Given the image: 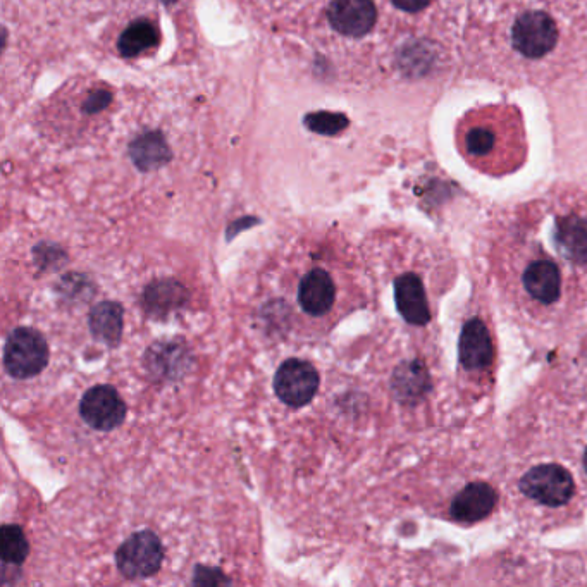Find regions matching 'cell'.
Segmentation results:
<instances>
[{"label":"cell","instance_id":"17","mask_svg":"<svg viewBox=\"0 0 587 587\" xmlns=\"http://www.w3.org/2000/svg\"><path fill=\"white\" fill-rule=\"evenodd\" d=\"M159 42V30L147 19L133 21L119 37L118 49L121 56L135 57L152 49Z\"/></svg>","mask_w":587,"mask_h":587},{"label":"cell","instance_id":"15","mask_svg":"<svg viewBox=\"0 0 587 587\" xmlns=\"http://www.w3.org/2000/svg\"><path fill=\"white\" fill-rule=\"evenodd\" d=\"M557 243L560 252L575 264L587 262V219L567 216L558 219Z\"/></svg>","mask_w":587,"mask_h":587},{"label":"cell","instance_id":"12","mask_svg":"<svg viewBox=\"0 0 587 587\" xmlns=\"http://www.w3.org/2000/svg\"><path fill=\"white\" fill-rule=\"evenodd\" d=\"M192 357L181 341H161L145 355L147 371L161 379H176L190 369Z\"/></svg>","mask_w":587,"mask_h":587},{"label":"cell","instance_id":"8","mask_svg":"<svg viewBox=\"0 0 587 587\" xmlns=\"http://www.w3.org/2000/svg\"><path fill=\"white\" fill-rule=\"evenodd\" d=\"M328 16L329 23L338 33L359 38L374 28L377 11L372 0H333Z\"/></svg>","mask_w":587,"mask_h":587},{"label":"cell","instance_id":"9","mask_svg":"<svg viewBox=\"0 0 587 587\" xmlns=\"http://www.w3.org/2000/svg\"><path fill=\"white\" fill-rule=\"evenodd\" d=\"M522 285L534 302L553 305L562 297V272L553 260H532L522 274Z\"/></svg>","mask_w":587,"mask_h":587},{"label":"cell","instance_id":"16","mask_svg":"<svg viewBox=\"0 0 587 587\" xmlns=\"http://www.w3.org/2000/svg\"><path fill=\"white\" fill-rule=\"evenodd\" d=\"M90 331L95 340L109 347L118 345L123 336V309L119 303L100 302L90 312Z\"/></svg>","mask_w":587,"mask_h":587},{"label":"cell","instance_id":"14","mask_svg":"<svg viewBox=\"0 0 587 587\" xmlns=\"http://www.w3.org/2000/svg\"><path fill=\"white\" fill-rule=\"evenodd\" d=\"M186 290L180 283L171 279H162L150 283L143 295V305L150 316L164 317L174 310L181 309L186 302Z\"/></svg>","mask_w":587,"mask_h":587},{"label":"cell","instance_id":"23","mask_svg":"<svg viewBox=\"0 0 587 587\" xmlns=\"http://www.w3.org/2000/svg\"><path fill=\"white\" fill-rule=\"evenodd\" d=\"M111 102V95L107 92H99L93 93L92 97L87 100V104H85V109L88 112H97L100 109H104Z\"/></svg>","mask_w":587,"mask_h":587},{"label":"cell","instance_id":"10","mask_svg":"<svg viewBox=\"0 0 587 587\" xmlns=\"http://www.w3.org/2000/svg\"><path fill=\"white\" fill-rule=\"evenodd\" d=\"M496 501L498 495L488 482H472L453 498L450 515L458 522L474 524L491 515L495 510Z\"/></svg>","mask_w":587,"mask_h":587},{"label":"cell","instance_id":"25","mask_svg":"<svg viewBox=\"0 0 587 587\" xmlns=\"http://www.w3.org/2000/svg\"><path fill=\"white\" fill-rule=\"evenodd\" d=\"M162 2H164V4H173L176 0H162Z\"/></svg>","mask_w":587,"mask_h":587},{"label":"cell","instance_id":"6","mask_svg":"<svg viewBox=\"0 0 587 587\" xmlns=\"http://www.w3.org/2000/svg\"><path fill=\"white\" fill-rule=\"evenodd\" d=\"M80 415L92 429L107 433L123 424L126 419V405L112 386L100 384L93 386L81 398Z\"/></svg>","mask_w":587,"mask_h":587},{"label":"cell","instance_id":"19","mask_svg":"<svg viewBox=\"0 0 587 587\" xmlns=\"http://www.w3.org/2000/svg\"><path fill=\"white\" fill-rule=\"evenodd\" d=\"M0 541H2V560H4V563L21 565V563L25 562L28 553H30V546H28V541H26L21 527H2Z\"/></svg>","mask_w":587,"mask_h":587},{"label":"cell","instance_id":"4","mask_svg":"<svg viewBox=\"0 0 587 587\" xmlns=\"http://www.w3.org/2000/svg\"><path fill=\"white\" fill-rule=\"evenodd\" d=\"M319 390V372L307 360L290 359L279 365L274 376V391L291 408L309 405Z\"/></svg>","mask_w":587,"mask_h":587},{"label":"cell","instance_id":"11","mask_svg":"<svg viewBox=\"0 0 587 587\" xmlns=\"http://www.w3.org/2000/svg\"><path fill=\"white\" fill-rule=\"evenodd\" d=\"M396 309L408 324L426 326L431 321V310L427 302L426 290L417 274H403L395 281Z\"/></svg>","mask_w":587,"mask_h":587},{"label":"cell","instance_id":"1","mask_svg":"<svg viewBox=\"0 0 587 587\" xmlns=\"http://www.w3.org/2000/svg\"><path fill=\"white\" fill-rule=\"evenodd\" d=\"M49 364V345L37 329L18 328L7 336L4 367L14 379H30Z\"/></svg>","mask_w":587,"mask_h":587},{"label":"cell","instance_id":"13","mask_svg":"<svg viewBox=\"0 0 587 587\" xmlns=\"http://www.w3.org/2000/svg\"><path fill=\"white\" fill-rule=\"evenodd\" d=\"M336 286L328 272L314 269L303 276L298 288V302L309 316H324L334 305Z\"/></svg>","mask_w":587,"mask_h":587},{"label":"cell","instance_id":"21","mask_svg":"<svg viewBox=\"0 0 587 587\" xmlns=\"http://www.w3.org/2000/svg\"><path fill=\"white\" fill-rule=\"evenodd\" d=\"M495 131L488 126H474L465 135V150L474 157H486L495 149Z\"/></svg>","mask_w":587,"mask_h":587},{"label":"cell","instance_id":"3","mask_svg":"<svg viewBox=\"0 0 587 587\" xmlns=\"http://www.w3.org/2000/svg\"><path fill=\"white\" fill-rule=\"evenodd\" d=\"M164 560L161 539L152 531L133 534L116 553L118 569L126 579H147L157 574Z\"/></svg>","mask_w":587,"mask_h":587},{"label":"cell","instance_id":"18","mask_svg":"<svg viewBox=\"0 0 587 587\" xmlns=\"http://www.w3.org/2000/svg\"><path fill=\"white\" fill-rule=\"evenodd\" d=\"M131 157L136 166L147 171L166 164L169 161V149L159 133H147L131 145Z\"/></svg>","mask_w":587,"mask_h":587},{"label":"cell","instance_id":"22","mask_svg":"<svg viewBox=\"0 0 587 587\" xmlns=\"http://www.w3.org/2000/svg\"><path fill=\"white\" fill-rule=\"evenodd\" d=\"M398 9L405 13H421L433 0H391Z\"/></svg>","mask_w":587,"mask_h":587},{"label":"cell","instance_id":"2","mask_svg":"<svg viewBox=\"0 0 587 587\" xmlns=\"http://www.w3.org/2000/svg\"><path fill=\"white\" fill-rule=\"evenodd\" d=\"M520 491L546 507H560L574 495V477L562 465L546 464L532 467L520 479Z\"/></svg>","mask_w":587,"mask_h":587},{"label":"cell","instance_id":"5","mask_svg":"<svg viewBox=\"0 0 587 587\" xmlns=\"http://www.w3.org/2000/svg\"><path fill=\"white\" fill-rule=\"evenodd\" d=\"M512 40L515 49L519 50L522 56L539 59L555 49L558 40L557 25L548 14L531 11L522 14L515 21Z\"/></svg>","mask_w":587,"mask_h":587},{"label":"cell","instance_id":"20","mask_svg":"<svg viewBox=\"0 0 587 587\" xmlns=\"http://www.w3.org/2000/svg\"><path fill=\"white\" fill-rule=\"evenodd\" d=\"M303 121L309 130L321 133V135H336L348 126L347 116L340 114V112H312V114H307Z\"/></svg>","mask_w":587,"mask_h":587},{"label":"cell","instance_id":"7","mask_svg":"<svg viewBox=\"0 0 587 587\" xmlns=\"http://www.w3.org/2000/svg\"><path fill=\"white\" fill-rule=\"evenodd\" d=\"M460 364L465 371L486 372L493 365L495 347L486 324L481 319H470L465 322L458 343Z\"/></svg>","mask_w":587,"mask_h":587},{"label":"cell","instance_id":"24","mask_svg":"<svg viewBox=\"0 0 587 587\" xmlns=\"http://www.w3.org/2000/svg\"><path fill=\"white\" fill-rule=\"evenodd\" d=\"M582 462H584V470L587 472V448L586 453H584V458H582Z\"/></svg>","mask_w":587,"mask_h":587}]
</instances>
